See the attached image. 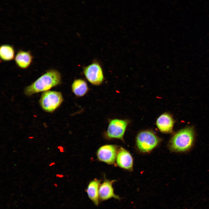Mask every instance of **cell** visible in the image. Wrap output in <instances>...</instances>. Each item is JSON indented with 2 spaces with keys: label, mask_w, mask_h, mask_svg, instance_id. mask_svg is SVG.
Wrapping results in <instances>:
<instances>
[{
  "label": "cell",
  "mask_w": 209,
  "mask_h": 209,
  "mask_svg": "<svg viewBox=\"0 0 209 209\" xmlns=\"http://www.w3.org/2000/svg\"><path fill=\"white\" fill-rule=\"evenodd\" d=\"M56 176L57 177H59L61 178L62 177V175H60L58 174H57Z\"/></svg>",
  "instance_id": "obj_16"
},
{
  "label": "cell",
  "mask_w": 209,
  "mask_h": 209,
  "mask_svg": "<svg viewBox=\"0 0 209 209\" xmlns=\"http://www.w3.org/2000/svg\"><path fill=\"white\" fill-rule=\"evenodd\" d=\"M114 180L110 181L105 180L100 185L99 193L100 202L107 200L113 198L120 200L121 198L114 192L112 184Z\"/></svg>",
  "instance_id": "obj_8"
},
{
  "label": "cell",
  "mask_w": 209,
  "mask_h": 209,
  "mask_svg": "<svg viewBox=\"0 0 209 209\" xmlns=\"http://www.w3.org/2000/svg\"><path fill=\"white\" fill-rule=\"evenodd\" d=\"M64 100L60 92L48 90L43 92L39 100L42 109L47 112L54 111L61 105Z\"/></svg>",
  "instance_id": "obj_3"
},
{
  "label": "cell",
  "mask_w": 209,
  "mask_h": 209,
  "mask_svg": "<svg viewBox=\"0 0 209 209\" xmlns=\"http://www.w3.org/2000/svg\"><path fill=\"white\" fill-rule=\"evenodd\" d=\"M33 138V137H29V139H32Z\"/></svg>",
  "instance_id": "obj_17"
},
{
  "label": "cell",
  "mask_w": 209,
  "mask_h": 209,
  "mask_svg": "<svg viewBox=\"0 0 209 209\" xmlns=\"http://www.w3.org/2000/svg\"><path fill=\"white\" fill-rule=\"evenodd\" d=\"M116 162L120 167L129 170L132 169L133 160L129 153L124 148L121 147L117 153Z\"/></svg>",
  "instance_id": "obj_10"
},
{
  "label": "cell",
  "mask_w": 209,
  "mask_h": 209,
  "mask_svg": "<svg viewBox=\"0 0 209 209\" xmlns=\"http://www.w3.org/2000/svg\"><path fill=\"white\" fill-rule=\"evenodd\" d=\"M83 73L87 80L95 86L101 85L104 80L103 69L100 63L94 61L83 68Z\"/></svg>",
  "instance_id": "obj_4"
},
{
  "label": "cell",
  "mask_w": 209,
  "mask_h": 209,
  "mask_svg": "<svg viewBox=\"0 0 209 209\" xmlns=\"http://www.w3.org/2000/svg\"><path fill=\"white\" fill-rule=\"evenodd\" d=\"M106 135L109 138L122 140L128 124V120L113 118L109 119Z\"/></svg>",
  "instance_id": "obj_6"
},
{
  "label": "cell",
  "mask_w": 209,
  "mask_h": 209,
  "mask_svg": "<svg viewBox=\"0 0 209 209\" xmlns=\"http://www.w3.org/2000/svg\"><path fill=\"white\" fill-rule=\"evenodd\" d=\"M71 88L73 93L78 97L84 96L89 91L87 82L82 79L75 80L72 83Z\"/></svg>",
  "instance_id": "obj_13"
},
{
  "label": "cell",
  "mask_w": 209,
  "mask_h": 209,
  "mask_svg": "<svg viewBox=\"0 0 209 209\" xmlns=\"http://www.w3.org/2000/svg\"><path fill=\"white\" fill-rule=\"evenodd\" d=\"M62 77L60 72L54 69L48 70L24 90L25 95L30 96L35 94L44 92L60 85Z\"/></svg>",
  "instance_id": "obj_1"
},
{
  "label": "cell",
  "mask_w": 209,
  "mask_h": 209,
  "mask_svg": "<svg viewBox=\"0 0 209 209\" xmlns=\"http://www.w3.org/2000/svg\"><path fill=\"white\" fill-rule=\"evenodd\" d=\"M116 147L107 145L101 147L98 149L97 155L99 160L107 164H113L117 154Z\"/></svg>",
  "instance_id": "obj_7"
},
{
  "label": "cell",
  "mask_w": 209,
  "mask_h": 209,
  "mask_svg": "<svg viewBox=\"0 0 209 209\" xmlns=\"http://www.w3.org/2000/svg\"><path fill=\"white\" fill-rule=\"evenodd\" d=\"M194 140L193 128L187 127L180 130L172 137L170 143V149L173 151L184 152L190 149Z\"/></svg>",
  "instance_id": "obj_2"
},
{
  "label": "cell",
  "mask_w": 209,
  "mask_h": 209,
  "mask_svg": "<svg viewBox=\"0 0 209 209\" xmlns=\"http://www.w3.org/2000/svg\"><path fill=\"white\" fill-rule=\"evenodd\" d=\"M33 57L30 51L19 50L15 57L17 66L22 69L28 68L32 63Z\"/></svg>",
  "instance_id": "obj_11"
},
{
  "label": "cell",
  "mask_w": 209,
  "mask_h": 209,
  "mask_svg": "<svg viewBox=\"0 0 209 209\" xmlns=\"http://www.w3.org/2000/svg\"><path fill=\"white\" fill-rule=\"evenodd\" d=\"M100 184V180L94 179L89 183L86 190L89 198L97 206H98L100 201L99 193Z\"/></svg>",
  "instance_id": "obj_12"
},
{
  "label": "cell",
  "mask_w": 209,
  "mask_h": 209,
  "mask_svg": "<svg viewBox=\"0 0 209 209\" xmlns=\"http://www.w3.org/2000/svg\"><path fill=\"white\" fill-rule=\"evenodd\" d=\"M156 124L158 129L161 132L170 133L172 131L174 121L170 114L164 113L158 117L156 120Z\"/></svg>",
  "instance_id": "obj_9"
},
{
  "label": "cell",
  "mask_w": 209,
  "mask_h": 209,
  "mask_svg": "<svg viewBox=\"0 0 209 209\" xmlns=\"http://www.w3.org/2000/svg\"><path fill=\"white\" fill-rule=\"evenodd\" d=\"M136 144L139 149L143 152H148L158 144L159 139L152 131L145 130L140 132L136 138Z\"/></svg>",
  "instance_id": "obj_5"
},
{
  "label": "cell",
  "mask_w": 209,
  "mask_h": 209,
  "mask_svg": "<svg viewBox=\"0 0 209 209\" xmlns=\"http://www.w3.org/2000/svg\"><path fill=\"white\" fill-rule=\"evenodd\" d=\"M15 50L14 47L9 44H4L0 47L1 60L4 62L12 60L15 57Z\"/></svg>",
  "instance_id": "obj_14"
},
{
  "label": "cell",
  "mask_w": 209,
  "mask_h": 209,
  "mask_svg": "<svg viewBox=\"0 0 209 209\" xmlns=\"http://www.w3.org/2000/svg\"><path fill=\"white\" fill-rule=\"evenodd\" d=\"M55 163L54 162H52L49 165V166L50 167H51L52 166L55 165Z\"/></svg>",
  "instance_id": "obj_15"
}]
</instances>
